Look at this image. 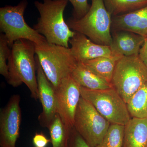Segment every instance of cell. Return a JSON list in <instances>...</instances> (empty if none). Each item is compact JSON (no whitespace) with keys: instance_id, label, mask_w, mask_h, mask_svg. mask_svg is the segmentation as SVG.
Segmentation results:
<instances>
[{"instance_id":"cell-10","label":"cell","mask_w":147,"mask_h":147,"mask_svg":"<svg viewBox=\"0 0 147 147\" xmlns=\"http://www.w3.org/2000/svg\"><path fill=\"white\" fill-rule=\"evenodd\" d=\"M21 98L14 94L0 113V146L16 147L21 122Z\"/></svg>"},{"instance_id":"cell-16","label":"cell","mask_w":147,"mask_h":147,"mask_svg":"<svg viewBox=\"0 0 147 147\" xmlns=\"http://www.w3.org/2000/svg\"><path fill=\"white\" fill-rule=\"evenodd\" d=\"M71 76L80 86L87 89L96 90L113 88L111 84L92 71L82 62H77Z\"/></svg>"},{"instance_id":"cell-6","label":"cell","mask_w":147,"mask_h":147,"mask_svg":"<svg viewBox=\"0 0 147 147\" xmlns=\"http://www.w3.org/2000/svg\"><path fill=\"white\" fill-rule=\"evenodd\" d=\"M28 2L22 0L16 5L0 8V28L4 32L11 47L15 41L26 39L41 45L47 42L45 37L27 24L24 18Z\"/></svg>"},{"instance_id":"cell-1","label":"cell","mask_w":147,"mask_h":147,"mask_svg":"<svg viewBox=\"0 0 147 147\" xmlns=\"http://www.w3.org/2000/svg\"><path fill=\"white\" fill-rule=\"evenodd\" d=\"M36 44L26 39L15 41L8 60L7 83L14 88L23 84L30 90L32 97L38 99L37 80Z\"/></svg>"},{"instance_id":"cell-13","label":"cell","mask_w":147,"mask_h":147,"mask_svg":"<svg viewBox=\"0 0 147 147\" xmlns=\"http://www.w3.org/2000/svg\"><path fill=\"white\" fill-rule=\"evenodd\" d=\"M112 40L110 48L114 56L120 57L139 56L144 42L143 37L128 31L111 32Z\"/></svg>"},{"instance_id":"cell-2","label":"cell","mask_w":147,"mask_h":147,"mask_svg":"<svg viewBox=\"0 0 147 147\" xmlns=\"http://www.w3.org/2000/svg\"><path fill=\"white\" fill-rule=\"evenodd\" d=\"M42 1L34 3L40 16L33 28L45 37L49 43L69 48V40L75 31L70 29L64 18L68 0Z\"/></svg>"},{"instance_id":"cell-12","label":"cell","mask_w":147,"mask_h":147,"mask_svg":"<svg viewBox=\"0 0 147 147\" xmlns=\"http://www.w3.org/2000/svg\"><path fill=\"white\" fill-rule=\"evenodd\" d=\"M71 53L77 62H84L101 57H114L110 46L99 45L85 35L75 31L69 40Z\"/></svg>"},{"instance_id":"cell-21","label":"cell","mask_w":147,"mask_h":147,"mask_svg":"<svg viewBox=\"0 0 147 147\" xmlns=\"http://www.w3.org/2000/svg\"><path fill=\"white\" fill-rule=\"evenodd\" d=\"M125 125L111 124L101 142L96 147H123Z\"/></svg>"},{"instance_id":"cell-26","label":"cell","mask_w":147,"mask_h":147,"mask_svg":"<svg viewBox=\"0 0 147 147\" xmlns=\"http://www.w3.org/2000/svg\"><path fill=\"white\" fill-rule=\"evenodd\" d=\"M139 57L147 67V39H145L144 42L139 51Z\"/></svg>"},{"instance_id":"cell-8","label":"cell","mask_w":147,"mask_h":147,"mask_svg":"<svg viewBox=\"0 0 147 147\" xmlns=\"http://www.w3.org/2000/svg\"><path fill=\"white\" fill-rule=\"evenodd\" d=\"M111 123L87 100L81 97L74 117V127L91 147L101 142Z\"/></svg>"},{"instance_id":"cell-14","label":"cell","mask_w":147,"mask_h":147,"mask_svg":"<svg viewBox=\"0 0 147 147\" xmlns=\"http://www.w3.org/2000/svg\"><path fill=\"white\" fill-rule=\"evenodd\" d=\"M125 30L147 39V5L126 14L112 17L111 32Z\"/></svg>"},{"instance_id":"cell-3","label":"cell","mask_w":147,"mask_h":147,"mask_svg":"<svg viewBox=\"0 0 147 147\" xmlns=\"http://www.w3.org/2000/svg\"><path fill=\"white\" fill-rule=\"evenodd\" d=\"M88 12L79 19L71 18L66 21L72 30L85 35L93 42L110 46L112 42V16L107 10L104 0H91Z\"/></svg>"},{"instance_id":"cell-24","label":"cell","mask_w":147,"mask_h":147,"mask_svg":"<svg viewBox=\"0 0 147 147\" xmlns=\"http://www.w3.org/2000/svg\"><path fill=\"white\" fill-rule=\"evenodd\" d=\"M67 147H91L76 131L74 127L71 129Z\"/></svg>"},{"instance_id":"cell-19","label":"cell","mask_w":147,"mask_h":147,"mask_svg":"<svg viewBox=\"0 0 147 147\" xmlns=\"http://www.w3.org/2000/svg\"><path fill=\"white\" fill-rule=\"evenodd\" d=\"M126 104L131 117L147 118V82L134 93Z\"/></svg>"},{"instance_id":"cell-5","label":"cell","mask_w":147,"mask_h":147,"mask_svg":"<svg viewBox=\"0 0 147 147\" xmlns=\"http://www.w3.org/2000/svg\"><path fill=\"white\" fill-rule=\"evenodd\" d=\"M147 82V67L139 56L123 57L117 61L111 84L126 103Z\"/></svg>"},{"instance_id":"cell-18","label":"cell","mask_w":147,"mask_h":147,"mask_svg":"<svg viewBox=\"0 0 147 147\" xmlns=\"http://www.w3.org/2000/svg\"><path fill=\"white\" fill-rule=\"evenodd\" d=\"M48 129L53 147H67L72 128L66 126L57 113Z\"/></svg>"},{"instance_id":"cell-23","label":"cell","mask_w":147,"mask_h":147,"mask_svg":"<svg viewBox=\"0 0 147 147\" xmlns=\"http://www.w3.org/2000/svg\"><path fill=\"white\" fill-rule=\"evenodd\" d=\"M73 7V18L79 19L83 17L89 10L90 5L88 0H68Z\"/></svg>"},{"instance_id":"cell-9","label":"cell","mask_w":147,"mask_h":147,"mask_svg":"<svg viewBox=\"0 0 147 147\" xmlns=\"http://www.w3.org/2000/svg\"><path fill=\"white\" fill-rule=\"evenodd\" d=\"M55 90L57 113L66 126L72 128L76 109L82 97L80 86L70 75L63 79Z\"/></svg>"},{"instance_id":"cell-20","label":"cell","mask_w":147,"mask_h":147,"mask_svg":"<svg viewBox=\"0 0 147 147\" xmlns=\"http://www.w3.org/2000/svg\"><path fill=\"white\" fill-rule=\"evenodd\" d=\"M112 17L126 14L147 5V0H104Z\"/></svg>"},{"instance_id":"cell-25","label":"cell","mask_w":147,"mask_h":147,"mask_svg":"<svg viewBox=\"0 0 147 147\" xmlns=\"http://www.w3.org/2000/svg\"><path fill=\"white\" fill-rule=\"evenodd\" d=\"M51 142L50 139H47L42 133H37L33 138V143L35 147H46Z\"/></svg>"},{"instance_id":"cell-15","label":"cell","mask_w":147,"mask_h":147,"mask_svg":"<svg viewBox=\"0 0 147 147\" xmlns=\"http://www.w3.org/2000/svg\"><path fill=\"white\" fill-rule=\"evenodd\" d=\"M123 147H147V118H131L125 126Z\"/></svg>"},{"instance_id":"cell-22","label":"cell","mask_w":147,"mask_h":147,"mask_svg":"<svg viewBox=\"0 0 147 147\" xmlns=\"http://www.w3.org/2000/svg\"><path fill=\"white\" fill-rule=\"evenodd\" d=\"M11 53L7 39L5 35L1 34L0 35V74L6 79L8 76L9 71L7 63Z\"/></svg>"},{"instance_id":"cell-11","label":"cell","mask_w":147,"mask_h":147,"mask_svg":"<svg viewBox=\"0 0 147 147\" xmlns=\"http://www.w3.org/2000/svg\"><path fill=\"white\" fill-rule=\"evenodd\" d=\"M35 59L38 99L42 108L38 119L41 126L48 128L57 114L55 90L47 79L36 55Z\"/></svg>"},{"instance_id":"cell-17","label":"cell","mask_w":147,"mask_h":147,"mask_svg":"<svg viewBox=\"0 0 147 147\" xmlns=\"http://www.w3.org/2000/svg\"><path fill=\"white\" fill-rule=\"evenodd\" d=\"M122 57H101L83 63L92 71L111 84L117 61Z\"/></svg>"},{"instance_id":"cell-4","label":"cell","mask_w":147,"mask_h":147,"mask_svg":"<svg viewBox=\"0 0 147 147\" xmlns=\"http://www.w3.org/2000/svg\"><path fill=\"white\" fill-rule=\"evenodd\" d=\"M35 51L45 75L55 89L71 75L77 63L69 47L46 42L36 45Z\"/></svg>"},{"instance_id":"cell-7","label":"cell","mask_w":147,"mask_h":147,"mask_svg":"<svg viewBox=\"0 0 147 147\" xmlns=\"http://www.w3.org/2000/svg\"><path fill=\"white\" fill-rule=\"evenodd\" d=\"M81 96L111 124L125 125L131 119L127 104L114 88L91 90L80 86Z\"/></svg>"}]
</instances>
